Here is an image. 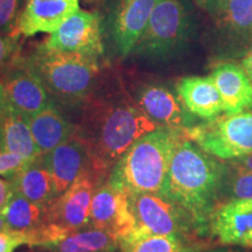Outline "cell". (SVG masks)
Here are the masks:
<instances>
[{"label": "cell", "mask_w": 252, "mask_h": 252, "mask_svg": "<svg viewBox=\"0 0 252 252\" xmlns=\"http://www.w3.org/2000/svg\"><path fill=\"white\" fill-rule=\"evenodd\" d=\"M223 196L228 201L252 198V171L231 160L230 165H226Z\"/></svg>", "instance_id": "cell-26"}, {"label": "cell", "mask_w": 252, "mask_h": 252, "mask_svg": "<svg viewBox=\"0 0 252 252\" xmlns=\"http://www.w3.org/2000/svg\"><path fill=\"white\" fill-rule=\"evenodd\" d=\"M186 138L220 160L252 153V108L235 115H220L184 130Z\"/></svg>", "instance_id": "cell-6"}, {"label": "cell", "mask_w": 252, "mask_h": 252, "mask_svg": "<svg viewBox=\"0 0 252 252\" xmlns=\"http://www.w3.org/2000/svg\"><path fill=\"white\" fill-rule=\"evenodd\" d=\"M209 13L231 35L252 37V0H224L209 9Z\"/></svg>", "instance_id": "cell-24"}, {"label": "cell", "mask_w": 252, "mask_h": 252, "mask_svg": "<svg viewBox=\"0 0 252 252\" xmlns=\"http://www.w3.org/2000/svg\"><path fill=\"white\" fill-rule=\"evenodd\" d=\"M195 21L186 0H159L131 54L145 61H168L193 37Z\"/></svg>", "instance_id": "cell-5"}, {"label": "cell", "mask_w": 252, "mask_h": 252, "mask_svg": "<svg viewBox=\"0 0 252 252\" xmlns=\"http://www.w3.org/2000/svg\"><path fill=\"white\" fill-rule=\"evenodd\" d=\"M184 130L158 127L135 141L112 168L109 182L127 195L161 194Z\"/></svg>", "instance_id": "cell-2"}, {"label": "cell", "mask_w": 252, "mask_h": 252, "mask_svg": "<svg viewBox=\"0 0 252 252\" xmlns=\"http://www.w3.org/2000/svg\"><path fill=\"white\" fill-rule=\"evenodd\" d=\"M122 252H201L202 245L188 236L128 234L118 239Z\"/></svg>", "instance_id": "cell-23"}, {"label": "cell", "mask_w": 252, "mask_h": 252, "mask_svg": "<svg viewBox=\"0 0 252 252\" xmlns=\"http://www.w3.org/2000/svg\"><path fill=\"white\" fill-rule=\"evenodd\" d=\"M9 179L14 191L40 206L48 207L59 196L54 180L41 157L28 162Z\"/></svg>", "instance_id": "cell-20"}, {"label": "cell", "mask_w": 252, "mask_h": 252, "mask_svg": "<svg viewBox=\"0 0 252 252\" xmlns=\"http://www.w3.org/2000/svg\"><path fill=\"white\" fill-rule=\"evenodd\" d=\"M41 46L50 50L77 53L99 60L105 50V37L99 12L80 8L61 27L50 33Z\"/></svg>", "instance_id": "cell-10"}, {"label": "cell", "mask_w": 252, "mask_h": 252, "mask_svg": "<svg viewBox=\"0 0 252 252\" xmlns=\"http://www.w3.org/2000/svg\"><path fill=\"white\" fill-rule=\"evenodd\" d=\"M81 0H26L17 33L30 37L53 33L80 9Z\"/></svg>", "instance_id": "cell-16"}, {"label": "cell", "mask_w": 252, "mask_h": 252, "mask_svg": "<svg viewBox=\"0 0 252 252\" xmlns=\"http://www.w3.org/2000/svg\"><path fill=\"white\" fill-rule=\"evenodd\" d=\"M176 93L195 117L212 121L224 112L222 97L210 76H188L176 83Z\"/></svg>", "instance_id": "cell-17"}, {"label": "cell", "mask_w": 252, "mask_h": 252, "mask_svg": "<svg viewBox=\"0 0 252 252\" xmlns=\"http://www.w3.org/2000/svg\"><path fill=\"white\" fill-rule=\"evenodd\" d=\"M49 248L56 252H113L118 248V239L110 232L90 226L65 236Z\"/></svg>", "instance_id": "cell-25"}, {"label": "cell", "mask_w": 252, "mask_h": 252, "mask_svg": "<svg viewBox=\"0 0 252 252\" xmlns=\"http://www.w3.org/2000/svg\"><path fill=\"white\" fill-rule=\"evenodd\" d=\"M137 105L159 127L185 130L194 125L195 116L186 109L178 93L159 83H146L135 93Z\"/></svg>", "instance_id": "cell-13"}, {"label": "cell", "mask_w": 252, "mask_h": 252, "mask_svg": "<svg viewBox=\"0 0 252 252\" xmlns=\"http://www.w3.org/2000/svg\"><path fill=\"white\" fill-rule=\"evenodd\" d=\"M27 160L24 158L8 152H0V175H5L12 178L14 174L20 171L25 165H27Z\"/></svg>", "instance_id": "cell-29"}, {"label": "cell", "mask_w": 252, "mask_h": 252, "mask_svg": "<svg viewBox=\"0 0 252 252\" xmlns=\"http://www.w3.org/2000/svg\"><path fill=\"white\" fill-rule=\"evenodd\" d=\"M212 252H242V251L232 250V249H219V250H214Z\"/></svg>", "instance_id": "cell-37"}, {"label": "cell", "mask_w": 252, "mask_h": 252, "mask_svg": "<svg viewBox=\"0 0 252 252\" xmlns=\"http://www.w3.org/2000/svg\"><path fill=\"white\" fill-rule=\"evenodd\" d=\"M54 102L80 105L88 98L99 74V60L77 53L50 50L39 46L26 58Z\"/></svg>", "instance_id": "cell-3"}, {"label": "cell", "mask_w": 252, "mask_h": 252, "mask_svg": "<svg viewBox=\"0 0 252 252\" xmlns=\"http://www.w3.org/2000/svg\"><path fill=\"white\" fill-rule=\"evenodd\" d=\"M159 0H105L102 17L104 37L119 58L130 56L143 35Z\"/></svg>", "instance_id": "cell-7"}, {"label": "cell", "mask_w": 252, "mask_h": 252, "mask_svg": "<svg viewBox=\"0 0 252 252\" xmlns=\"http://www.w3.org/2000/svg\"><path fill=\"white\" fill-rule=\"evenodd\" d=\"M7 105H8L7 97H6L4 87H2L1 82H0V117H1V115L4 113L6 108H7Z\"/></svg>", "instance_id": "cell-33"}, {"label": "cell", "mask_w": 252, "mask_h": 252, "mask_svg": "<svg viewBox=\"0 0 252 252\" xmlns=\"http://www.w3.org/2000/svg\"><path fill=\"white\" fill-rule=\"evenodd\" d=\"M222 1H224V0H209V1H208V4H207L206 9H208V11H209V9H212L213 7H215L216 5H219L220 2H222Z\"/></svg>", "instance_id": "cell-35"}, {"label": "cell", "mask_w": 252, "mask_h": 252, "mask_svg": "<svg viewBox=\"0 0 252 252\" xmlns=\"http://www.w3.org/2000/svg\"><path fill=\"white\" fill-rule=\"evenodd\" d=\"M234 160H236V161L241 163V165H243L244 167H247L248 169L252 171V153L247 154V156L241 157L238 158V159H234Z\"/></svg>", "instance_id": "cell-34"}, {"label": "cell", "mask_w": 252, "mask_h": 252, "mask_svg": "<svg viewBox=\"0 0 252 252\" xmlns=\"http://www.w3.org/2000/svg\"><path fill=\"white\" fill-rule=\"evenodd\" d=\"M208 1H209V0H195V2H196L201 8H206Z\"/></svg>", "instance_id": "cell-36"}, {"label": "cell", "mask_w": 252, "mask_h": 252, "mask_svg": "<svg viewBox=\"0 0 252 252\" xmlns=\"http://www.w3.org/2000/svg\"><path fill=\"white\" fill-rule=\"evenodd\" d=\"M210 77L222 97L226 115L252 108V84L243 68L235 63H220L214 68Z\"/></svg>", "instance_id": "cell-18"}, {"label": "cell", "mask_w": 252, "mask_h": 252, "mask_svg": "<svg viewBox=\"0 0 252 252\" xmlns=\"http://www.w3.org/2000/svg\"><path fill=\"white\" fill-rule=\"evenodd\" d=\"M30 127L41 157L49 153L72 134V125L60 112L54 100L30 118Z\"/></svg>", "instance_id": "cell-22"}, {"label": "cell", "mask_w": 252, "mask_h": 252, "mask_svg": "<svg viewBox=\"0 0 252 252\" xmlns=\"http://www.w3.org/2000/svg\"><path fill=\"white\" fill-rule=\"evenodd\" d=\"M128 202L134 219L133 234L187 236L197 232L190 215L161 194H132Z\"/></svg>", "instance_id": "cell-8"}, {"label": "cell", "mask_w": 252, "mask_h": 252, "mask_svg": "<svg viewBox=\"0 0 252 252\" xmlns=\"http://www.w3.org/2000/svg\"><path fill=\"white\" fill-rule=\"evenodd\" d=\"M2 133V152H8L34 161L41 157L30 127V118L8 103L0 117Z\"/></svg>", "instance_id": "cell-21"}, {"label": "cell", "mask_w": 252, "mask_h": 252, "mask_svg": "<svg viewBox=\"0 0 252 252\" xmlns=\"http://www.w3.org/2000/svg\"><path fill=\"white\" fill-rule=\"evenodd\" d=\"M0 152H2V133H1V126H0Z\"/></svg>", "instance_id": "cell-39"}, {"label": "cell", "mask_w": 252, "mask_h": 252, "mask_svg": "<svg viewBox=\"0 0 252 252\" xmlns=\"http://www.w3.org/2000/svg\"><path fill=\"white\" fill-rule=\"evenodd\" d=\"M26 0H0V33H17L18 21Z\"/></svg>", "instance_id": "cell-27"}, {"label": "cell", "mask_w": 252, "mask_h": 252, "mask_svg": "<svg viewBox=\"0 0 252 252\" xmlns=\"http://www.w3.org/2000/svg\"><path fill=\"white\" fill-rule=\"evenodd\" d=\"M90 226L110 232L119 239L134 229L128 195L110 182L94 190L90 208Z\"/></svg>", "instance_id": "cell-12"}, {"label": "cell", "mask_w": 252, "mask_h": 252, "mask_svg": "<svg viewBox=\"0 0 252 252\" xmlns=\"http://www.w3.org/2000/svg\"><path fill=\"white\" fill-rule=\"evenodd\" d=\"M12 194H13V187L11 181H5L0 178V214L4 210Z\"/></svg>", "instance_id": "cell-31"}, {"label": "cell", "mask_w": 252, "mask_h": 252, "mask_svg": "<svg viewBox=\"0 0 252 252\" xmlns=\"http://www.w3.org/2000/svg\"><path fill=\"white\" fill-rule=\"evenodd\" d=\"M47 208L28 200L13 190L1 212L6 230L26 235L30 245H37L40 234L47 224Z\"/></svg>", "instance_id": "cell-19"}, {"label": "cell", "mask_w": 252, "mask_h": 252, "mask_svg": "<svg viewBox=\"0 0 252 252\" xmlns=\"http://www.w3.org/2000/svg\"><path fill=\"white\" fill-rule=\"evenodd\" d=\"M158 127L138 105L119 102L109 106L94 139L84 141L90 154L91 172L97 179L106 175L135 141Z\"/></svg>", "instance_id": "cell-4"}, {"label": "cell", "mask_w": 252, "mask_h": 252, "mask_svg": "<svg viewBox=\"0 0 252 252\" xmlns=\"http://www.w3.org/2000/svg\"><path fill=\"white\" fill-rule=\"evenodd\" d=\"M2 74L0 82L8 103L26 117L35 116L53 100L41 78L28 65L26 59L19 58Z\"/></svg>", "instance_id": "cell-11"}, {"label": "cell", "mask_w": 252, "mask_h": 252, "mask_svg": "<svg viewBox=\"0 0 252 252\" xmlns=\"http://www.w3.org/2000/svg\"><path fill=\"white\" fill-rule=\"evenodd\" d=\"M20 34L0 33V72L6 70L9 65L19 59L20 53Z\"/></svg>", "instance_id": "cell-28"}, {"label": "cell", "mask_w": 252, "mask_h": 252, "mask_svg": "<svg viewBox=\"0 0 252 252\" xmlns=\"http://www.w3.org/2000/svg\"><path fill=\"white\" fill-rule=\"evenodd\" d=\"M184 137L173 154L161 195L185 209L198 234L209 229L210 217L220 206L226 165Z\"/></svg>", "instance_id": "cell-1"}, {"label": "cell", "mask_w": 252, "mask_h": 252, "mask_svg": "<svg viewBox=\"0 0 252 252\" xmlns=\"http://www.w3.org/2000/svg\"><path fill=\"white\" fill-rule=\"evenodd\" d=\"M242 68L244 69L245 74L248 75L249 80L251 81L252 84V48L249 50L248 54L245 55L243 61H242Z\"/></svg>", "instance_id": "cell-32"}, {"label": "cell", "mask_w": 252, "mask_h": 252, "mask_svg": "<svg viewBox=\"0 0 252 252\" xmlns=\"http://www.w3.org/2000/svg\"><path fill=\"white\" fill-rule=\"evenodd\" d=\"M30 245V238L19 232L2 230L0 231V252H14L21 245Z\"/></svg>", "instance_id": "cell-30"}, {"label": "cell", "mask_w": 252, "mask_h": 252, "mask_svg": "<svg viewBox=\"0 0 252 252\" xmlns=\"http://www.w3.org/2000/svg\"><path fill=\"white\" fill-rule=\"evenodd\" d=\"M97 180L94 173L84 172L47 208V223L60 241L90 225L91 201L98 187Z\"/></svg>", "instance_id": "cell-9"}, {"label": "cell", "mask_w": 252, "mask_h": 252, "mask_svg": "<svg viewBox=\"0 0 252 252\" xmlns=\"http://www.w3.org/2000/svg\"><path fill=\"white\" fill-rule=\"evenodd\" d=\"M2 230H6V226H5L4 219H2L1 214H0V231H2Z\"/></svg>", "instance_id": "cell-38"}, {"label": "cell", "mask_w": 252, "mask_h": 252, "mask_svg": "<svg viewBox=\"0 0 252 252\" xmlns=\"http://www.w3.org/2000/svg\"><path fill=\"white\" fill-rule=\"evenodd\" d=\"M41 158L54 180L58 195L64 193L84 172L91 169L86 143L72 135Z\"/></svg>", "instance_id": "cell-15"}, {"label": "cell", "mask_w": 252, "mask_h": 252, "mask_svg": "<svg viewBox=\"0 0 252 252\" xmlns=\"http://www.w3.org/2000/svg\"><path fill=\"white\" fill-rule=\"evenodd\" d=\"M209 230L220 244L252 248V198L220 203L210 217Z\"/></svg>", "instance_id": "cell-14"}]
</instances>
